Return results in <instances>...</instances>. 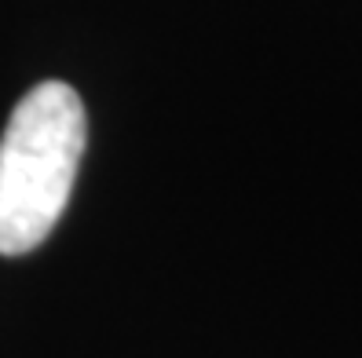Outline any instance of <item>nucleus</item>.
I'll return each mask as SVG.
<instances>
[{
    "instance_id": "obj_1",
    "label": "nucleus",
    "mask_w": 362,
    "mask_h": 358,
    "mask_svg": "<svg viewBox=\"0 0 362 358\" xmlns=\"http://www.w3.org/2000/svg\"><path fill=\"white\" fill-rule=\"evenodd\" d=\"M88 143L81 95L45 80L23 95L0 136V256L45 245L66 213Z\"/></svg>"
}]
</instances>
